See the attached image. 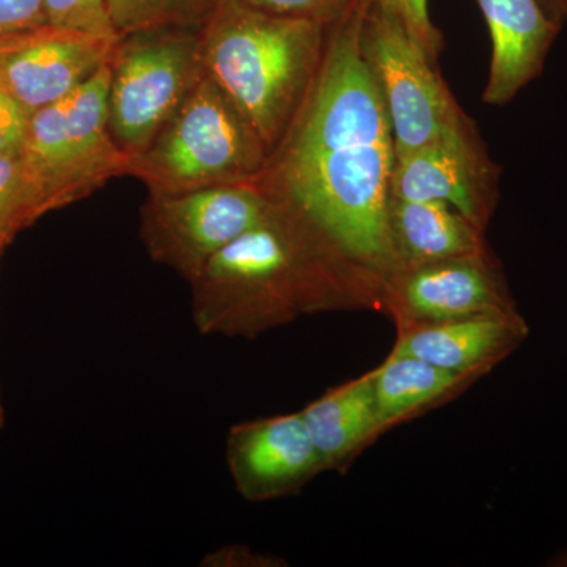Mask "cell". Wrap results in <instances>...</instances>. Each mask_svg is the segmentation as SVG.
<instances>
[{
    "label": "cell",
    "mask_w": 567,
    "mask_h": 567,
    "mask_svg": "<svg viewBox=\"0 0 567 567\" xmlns=\"http://www.w3.org/2000/svg\"><path fill=\"white\" fill-rule=\"evenodd\" d=\"M368 3L330 25L315 84L252 183L385 284L399 267L390 233L395 148L361 47Z\"/></svg>",
    "instance_id": "6da1fadb"
},
{
    "label": "cell",
    "mask_w": 567,
    "mask_h": 567,
    "mask_svg": "<svg viewBox=\"0 0 567 567\" xmlns=\"http://www.w3.org/2000/svg\"><path fill=\"white\" fill-rule=\"evenodd\" d=\"M200 334L256 338L298 316L383 303L385 284L270 204L189 282Z\"/></svg>",
    "instance_id": "7a4b0ae2"
},
{
    "label": "cell",
    "mask_w": 567,
    "mask_h": 567,
    "mask_svg": "<svg viewBox=\"0 0 567 567\" xmlns=\"http://www.w3.org/2000/svg\"><path fill=\"white\" fill-rule=\"evenodd\" d=\"M330 25L218 0L199 28L204 74L233 102L268 155L315 84Z\"/></svg>",
    "instance_id": "3957f363"
},
{
    "label": "cell",
    "mask_w": 567,
    "mask_h": 567,
    "mask_svg": "<svg viewBox=\"0 0 567 567\" xmlns=\"http://www.w3.org/2000/svg\"><path fill=\"white\" fill-rule=\"evenodd\" d=\"M267 158L244 115L204 76L151 147L133 159L128 175L151 196H175L252 182Z\"/></svg>",
    "instance_id": "277c9868"
},
{
    "label": "cell",
    "mask_w": 567,
    "mask_h": 567,
    "mask_svg": "<svg viewBox=\"0 0 567 567\" xmlns=\"http://www.w3.org/2000/svg\"><path fill=\"white\" fill-rule=\"evenodd\" d=\"M110 69L103 66L65 99L32 112L20 159L41 215L61 210L130 174L107 115Z\"/></svg>",
    "instance_id": "5b68a950"
},
{
    "label": "cell",
    "mask_w": 567,
    "mask_h": 567,
    "mask_svg": "<svg viewBox=\"0 0 567 567\" xmlns=\"http://www.w3.org/2000/svg\"><path fill=\"white\" fill-rule=\"evenodd\" d=\"M112 137L142 155L205 76L199 29L155 28L118 37L110 63Z\"/></svg>",
    "instance_id": "8992f818"
},
{
    "label": "cell",
    "mask_w": 567,
    "mask_h": 567,
    "mask_svg": "<svg viewBox=\"0 0 567 567\" xmlns=\"http://www.w3.org/2000/svg\"><path fill=\"white\" fill-rule=\"evenodd\" d=\"M361 47L385 103L395 156L439 140L468 118L434 61L383 0H369Z\"/></svg>",
    "instance_id": "52a82bcc"
},
{
    "label": "cell",
    "mask_w": 567,
    "mask_h": 567,
    "mask_svg": "<svg viewBox=\"0 0 567 567\" xmlns=\"http://www.w3.org/2000/svg\"><path fill=\"white\" fill-rule=\"evenodd\" d=\"M270 203L252 182L151 196L141 207L145 251L192 282L213 257L256 226Z\"/></svg>",
    "instance_id": "ba28073f"
},
{
    "label": "cell",
    "mask_w": 567,
    "mask_h": 567,
    "mask_svg": "<svg viewBox=\"0 0 567 567\" xmlns=\"http://www.w3.org/2000/svg\"><path fill=\"white\" fill-rule=\"evenodd\" d=\"M499 174L468 117L439 140L395 156L391 194L450 204L486 230L498 200Z\"/></svg>",
    "instance_id": "9c48e42d"
},
{
    "label": "cell",
    "mask_w": 567,
    "mask_h": 567,
    "mask_svg": "<svg viewBox=\"0 0 567 567\" xmlns=\"http://www.w3.org/2000/svg\"><path fill=\"white\" fill-rule=\"evenodd\" d=\"M117 39L51 22L0 37V89L31 114L43 110L106 66Z\"/></svg>",
    "instance_id": "30bf717a"
},
{
    "label": "cell",
    "mask_w": 567,
    "mask_h": 567,
    "mask_svg": "<svg viewBox=\"0 0 567 567\" xmlns=\"http://www.w3.org/2000/svg\"><path fill=\"white\" fill-rule=\"evenodd\" d=\"M383 303L399 323L517 311L488 249L398 268Z\"/></svg>",
    "instance_id": "8fae6325"
},
{
    "label": "cell",
    "mask_w": 567,
    "mask_h": 567,
    "mask_svg": "<svg viewBox=\"0 0 567 567\" xmlns=\"http://www.w3.org/2000/svg\"><path fill=\"white\" fill-rule=\"evenodd\" d=\"M226 458L238 494L248 502L293 494L327 470L301 412L234 425Z\"/></svg>",
    "instance_id": "7c38bea8"
},
{
    "label": "cell",
    "mask_w": 567,
    "mask_h": 567,
    "mask_svg": "<svg viewBox=\"0 0 567 567\" xmlns=\"http://www.w3.org/2000/svg\"><path fill=\"white\" fill-rule=\"evenodd\" d=\"M492 39L483 102L505 106L543 74L563 22L543 0H476Z\"/></svg>",
    "instance_id": "4fadbf2b"
},
{
    "label": "cell",
    "mask_w": 567,
    "mask_h": 567,
    "mask_svg": "<svg viewBox=\"0 0 567 567\" xmlns=\"http://www.w3.org/2000/svg\"><path fill=\"white\" fill-rule=\"evenodd\" d=\"M527 334V323L517 311L402 322L391 353L420 358L447 371L477 375L503 360Z\"/></svg>",
    "instance_id": "5bb4252c"
},
{
    "label": "cell",
    "mask_w": 567,
    "mask_h": 567,
    "mask_svg": "<svg viewBox=\"0 0 567 567\" xmlns=\"http://www.w3.org/2000/svg\"><path fill=\"white\" fill-rule=\"evenodd\" d=\"M390 233L399 267L487 251L484 233L450 204L391 199Z\"/></svg>",
    "instance_id": "9a60e30c"
},
{
    "label": "cell",
    "mask_w": 567,
    "mask_h": 567,
    "mask_svg": "<svg viewBox=\"0 0 567 567\" xmlns=\"http://www.w3.org/2000/svg\"><path fill=\"white\" fill-rule=\"evenodd\" d=\"M324 468L352 456L380 432L374 374L328 391L301 410Z\"/></svg>",
    "instance_id": "2e32d148"
},
{
    "label": "cell",
    "mask_w": 567,
    "mask_h": 567,
    "mask_svg": "<svg viewBox=\"0 0 567 567\" xmlns=\"http://www.w3.org/2000/svg\"><path fill=\"white\" fill-rule=\"evenodd\" d=\"M372 374L380 432L450 395L473 377L394 353Z\"/></svg>",
    "instance_id": "e0dca14e"
},
{
    "label": "cell",
    "mask_w": 567,
    "mask_h": 567,
    "mask_svg": "<svg viewBox=\"0 0 567 567\" xmlns=\"http://www.w3.org/2000/svg\"><path fill=\"white\" fill-rule=\"evenodd\" d=\"M218 0H107L112 28L118 37L144 29H199Z\"/></svg>",
    "instance_id": "ac0fdd59"
},
{
    "label": "cell",
    "mask_w": 567,
    "mask_h": 567,
    "mask_svg": "<svg viewBox=\"0 0 567 567\" xmlns=\"http://www.w3.org/2000/svg\"><path fill=\"white\" fill-rule=\"evenodd\" d=\"M40 218L39 200L20 155L0 156V257L14 238Z\"/></svg>",
    "instance_id": "d6986e66"
},
{
    "label": "cell",
    "mask_w": 567,
    "mask_h": 567,
    "mask_svg": "<svg viewBox=\"0 0 567 567\" xmlns=\"http://www.w3.org/2000/svg\"><path fill=\"white\" fill-rule=\"evenodd\" d=\"M44 13L51 24L118 37L112 28L107 0H44Z\"/></svg>",
    "instance_id": "ffe728a7"
},
{
    "label": "cell",
    "mask_w": 567,
    "mask_h": 567,
    "mask_svg": "<svg viewBox=\"0 0 567 567\" xmlns=\"http://www.w3.org/2000/svg\"><path fill=\"white\" fill-rule=\"evenodd\" d=\"M246 6L276 17L297 18L333 25L346 18L361 0H241Z\"/></svg>",
    "instance_id": "44dd1931"
},
{
    "label": "cell",
    "mask_w": 567,
    "mask_h": 567,
    "mask_svg": "<svg viewBox=\"0 0 567 567\" xmlns=\"http://www.w3.org/2000/svg\"><path fill=\"white\" fill-rule=\"evenodd\" d=\"M398 14L406 32L420 44L425 54L436 61L443 51V35L429 14V0H383Z\"/></svg>",
    "instance_id": "7402d4cb"
},
{
    "label": "cell",
    "mask_w": 567,
    "mask_h": 567,
    "mask_svg": "<svg viewBox=\"0 0 567 567\" xmlns=\"http://www.w3.org/2000/svg\"><path fill=\"white\" fill-rule=\"evenodd\" d=\"M31 112L0 89V156H18L24 144Z\"/></svg>",
    "instance_id": "603a6c76"
},
{
    "label": "cell",
    "mask_w": 567,
    "mask_h": 567,
    "mask_svg": "<svg viewBox=\"0 0 567 567\" xmlns=\"http://www.w3.org/2000/svg\"><path fill=\"white\" fill-rule=\"evenodd\" d=\"M48 22L44 0H0V37Z\"/></svg>",
    "instance_id": "cb8c5ba5"
},
{
    "label": "cell",
    "mask_w": 567,
    "mask_h": 567,
    "mask_svg": "<svg viewBox=\"0 0 567 567\" xmlns=\"http://www.w3.org/2000/svg\"><path fill=\"white\" fill-rule=\"evenodd\" d=\"M543 2L558 21H567V0H543Z\"/></svg>",
    "instance_id": "d4e9b609"
},
{
    "label": "cell",
    "mask_w": 567,
    "mask_h": 567,
    "mask_svg": "<svg viewBox=\"0 0 567 567\" xmlns=\"http://www.w3.org/2000/svg\"><path fill=\"white\" fill-rule=\"evenodd\" d=\"M554 566H567V550L563 551L559 557L554 559V563H551Z\"/></svg>",
    "instance_id": "484cf974"
},
{
    "label": "cell",
    "mask_w": 567,
    "mask_h": 567,
    "mask_svg": "<svg viewBox=\"0 0 567 567\" xmlns=\"http://www.w3.org/2000/svg\"><path fill=\"white\" fill-rule=\"evenodd\" d=\"M6 424V409H3L2 404V395H0V429Z\"/></svg>",
    "instance_id": "4316f807"
}]
</instances>
